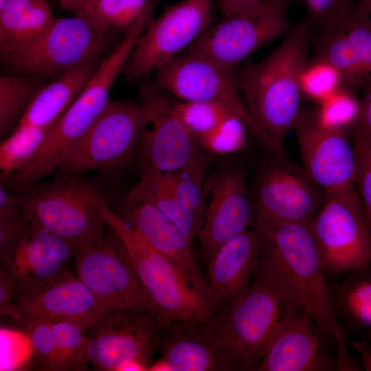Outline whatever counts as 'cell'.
Wrapping results in <instances>:
<instances>
[{
	"mask_svg": "<svg viewBox=\"0 0 371 371\" xmlns=\"http://www.w3.org/2000/svg\"><path fill=\"white\" fill-rule=\"evenodd\" d=\"M313 23L300 21L282 43L260 62L237 74L239 91L261 128L282 144L301 113V78L313 44Z\"/></svg>",
	"mask_w": 371,
	"mask_h": 371,
	"instance_id": "1",
	"label": "cell"
},
{
	"mask_svg": "<svg viewBox=\"0 0 371 371\" xmlns=\"http://www.w3.org/2000/svg\"><path fill=\"white\" fill-rule=\"evenodd\" d=\"M261 263L316 322L325 341L335 344L340 329L331 308L320 251L311 223L256 221Z\"/></svg>",
	"mask_w": 371,
	"mask_h": 371,
	"instance_id": "2",
	"label": "cell"
},
{
	"mask_svg": "<svg viewBox=\"0 0 371 371\" xmlns=\"http://www.w3.org/2000/svg\"><path fill=\"white\" fill-rule=\"evenodd\" d=\"M147 25L146 23H138L124 34L123 39L100 64L80 93L55 124L34 158L7 179L12 188L18 191L58 168L68 150L106 108L112 86Z\"/></svg>",
	"mask_w": 371,
	"mask_h": 371,
	"instance_id": "3",
	"label": "cell"
},
{
	"mask_svg": "<svg viewBox=\"0 0 371 371\" xmlns=\"http://www.w3.org/2000/svg\"><path fill=\"white\" fill-rule=\"evenodd\" d=\"M99 207L104 223L124 245L162 324L207 322L212 317L216 308L209 295L194 286L170 259L144 240L102 198Z\"/></svg>",
	"mask_w": 371,
	"mask_h": 371,
	"instance_id": "4",
	"label": "cell"
},
{
	"mask_svg": "<svg viewBox=\"0 0 371 371\" xmlns=\"http://www.w3.org/2000/svg\"><path fill=\"white\" fill-rule=\"evenodd\" d=\"M295 304L260 261L247 289L216 311L209 322L225 339L240 370H256L273 335Z\"/></svg>",
	"mask_w": 371,
	"mask_h": 371,
	"instance_id": "5",
	"label": "cell"
},
{
	"mask_svg": "<svg viewBox=\"0 0 371 371\" xmlns=\"http://www.w3.org/2000/svg\"><path fill=\"white\" fill-rule=\"evenodd\" d=\"M25 217L34 225L74 245L104 235L101 196L74 175L37 181L17 191Z\"/></svg>",
	"mask_w": 371,
	"mask_h": 371,
	"instance_id": "6",
	"label": "cell"
},
{
	"mask_svg": "<svg viewBox=\"0 0 371 371\" xmlns=\"http://www.w3.org/2000/svg\"><path fill=\"white\" fill-rule=\"evenodd\" d=\"M234 66L207 57L181 53L155 69L154 86L183 101L222 104L245 124L250 135L273 157H284L283 144L271 137L254 119L240 94Z\"/></svg>",
	"mask_w": 371,
	"mask_h": 371,
	"instance_id": "7",
	"label": "cell"
},
{
	"mask_svg": "<svg viewBox=\"0 0 371 371\" xmlns=\"http://www.w3.org/2000/svg\"><path fill=\"white\" fill-rule=\"evenodd\" d=\"M114 32L79 16L54 17L38 38L5 64L14 74L58 78L87 61L99 58L112 45Z\"/></svg>",
	"mask_w": 371,
	"mask_h": 371,
	"instance_id": "8",
	"label": "cell"
},
{
	"mask_svg": "<svg viewBox=\"0 0 371 371\" xmlns=\"http://www.w3.org/2000/svg\"><path fill=\"white\" fill-rule=\"evenodd\" d=\"M74 246L76 276L104 311L116 309L144 311L161 322L159 313L142 284L124 245L115 234H104L89 243Z\"/></svg>",
	"mask_w": 371,
	"mask_h": 371,
	"instance_id": "9",
	"label": "cell"
},
{
	"mask_svg": "<svg viewBox=\"0 0 371 371\" xmlns=\"http://www.w3.org/2000/svg\"><path fill=\"white\" fill-rule=\"evenodd\" d=\"M142 111L140 103L110 100L86 133L68 150L58 170L75 175L113 171L137 158Z\"/></svg>",
	"mask_w": 371,
	"mask_h": 371,
	"instance_id": "10",
	"label": "cell"
},
{
	"mask_svg": "<svg viewBox=\"0 0 371 371\" xmlns=\"http://www.w3.org/2000/svg\"><path fill=\"white\" fill-rule=\"evenodd\" d=\"M287 10L288 0H261L248 10L210 25L181 53L234 66L291 30Z\"/></svg>",
	"mask_w": 371,
	"mask_h": 371,
	"instance_id": "11",
	"label": "cell"
},
{
	"mask_svg": "<svg viewBox=\"0 0 371 371\" xmlns=\"http://www.w3.org/2000/svg\"><path fill=\"white\" fill-rule=\"evenodd\" d=\"M328 276L371 265V232L357 189L329 197L311 223Z\"/></svg>",
	"mask_w": 371,
	"mask_h": 371,
	"instance_id": "12",
	"label": "cell"
},
{
	"mask_svg": "<svg viewBox=\"0 0 371 371\" xmlns=\"http://www.w3.org/2000/svg\"><path fill=\"white\" fill-rule=\"evenodd\" d=\"M162 323L152 314L129 309L102 313L84 330V350L93 369L117 371L135 361L148 367L159 347Z\"/></svg>",
	"mask_w": 371,
	"mask_h": 371,
	"instance_id": "13",
	"label": "cell"
},
{
	"mask_svg": "<svg viewBox=\"0 0 371 371\" xmlns=\"http://www.w3.org/2000/svg\"><path fill=\"white\" fill-rule=\"evenodd\" d=\"M212 0H183L165 9L138 38L124 73L136 82L188 47L210 25Z\"/></svg>",
	"mask_w": 371,
	"mask_h": 371,
	"instance_id": "14",
	"label": "cell"
},
{
	"mask_svg": "<svg viewBox=\"0 0 371 371\" xmlns=\"http://www.w3.org/2000/svg\"><path fill=\"white\" fill-rule=\"evenodd\" d=\"M172 102L154 85L141 93L142 111L138 161L162 172L179 170L204 155L177 116Z\"/></svg>",
	"mask_w": 371,
	"mask_h": 371,
	"instance_id": "15",
	"label": "cell"
},
{
	"mask_svg": "<svg viewBox=\"0 0 371 371\" xmlns=\"http://www.w3.org/2000/svg\"><path fill=\"white\" fill-rule=\"evenodd\" d=\"M283 158L275 157L256 179V221L311 223L329 197L304 168Z\"/></svg>",
	"mask_w": 371,
	"mask_h": 371,
	"instance_id": "16",
	"label": "cell"
},
{
	"mask_svg": "<svg viewBox=\"0 0 371 371\" xmlns=\"http://www.w3.org/2000/svg\"><path fill=\"white\" fill-rule=\"evenodd\" d=\"M313 57L333 66L341 86L355 93L371 84V16L353 4L321 27Z\"/></svg>",
	"mask_w": 371,
	"mask_h": 371,
	"instance_id": "17",
	"label": "cell"
},
{
	"mask_svg": "<svg viewBox=\"0 0 371 371\" xmlns=\"http://www.w3.org/2000/svg\"><path fill=\"white\" fill-rule=\"evenodd\" d=\"M293 128L304 170L328 197L357 189L355 149L346 131L324 126L315 111H301Z\"/></svg>",
	"mask_w": 371,
	"mask_h": 371,
	"instance_id": "18",
	"label": "cell"
},
{
	"mask_svg": "<svg viewBox=\"0 0 371 371\" xmlns=\"http://www.w3.org/2000/svg\"><path fill=\"white\" fill-rule=\"evenodd\" d=\"M210 197L199 235L200 256L208 261L221 245L254 226L256 210L249 197L245 170L227 167L205 182Z\"/></svg>",
	"mask_w": 371,
	"mask_h": 371,
	"instance_id": "19",
	"label": "cell"
},
{
	"mask_svg": "<svg viewBox=\"0 0 371 371\" xmlns=\"http://www.w3.org/2000/svg\"><path fill=\"white\" fill-rule=\"evenodd\" d=\"M103 312L86 285L68 270L18 297L6 315L23 324L27 330L43 323L71 322L85 330Z\"/></svg>",
	"mask_w": 371,
	"mask_h": 371,
	"instance_id": "20",
	"label": "cell"
},
{
	"mask_svg": "<svg viewBox=\"0 0 371 371\" xmlns=\"http://www.w3.org/2000/svg\"><path fill=\"white\" fill-rule=\"evenodd\" d=\"M74 254V244L31 223L16 243L0 251L1 268L14 281L18 297L68 271Z\"/></svg>",
	"mask_w": 371,
	"mask_h": 371,
	"instance_id": "21",
	"label": "cell"
},
{
	"mask_svg": "<svg viewBox=\"0 0 371 371\" xmlns=\"http://www.w3.org/2000/svg\"><path fill=\"white\" fill-rule=\"evenodd\" d=\"M313 317L293 305L270 340L257 366L258 371H324L334 370L335 358Z\"/></svg>",
	"mask_w": 371,
	"mask_h": 371,
	"instance_id": "22",
	"label": "cell"
},
{
	"mask_svg": "<svg viewBox=\"0 0 371 371\" xmlns=\"http://www.w3.org/2000/svg\"><path fill=\"white\" fill-rule=\"evenodd\" d=\"M209 320L162 324L158 348L170 371L241 370L225 339Z\"/></svg>",
	"mask_w": 371,
	"mask_h": 371,
	"instance_id": "23",
	"label": "cell"
},
{
	"mask_svg": "<svg viewBox=\"0 0 371 371\" xmlns=\"http://www.w3.org/2000/svg\"><path fill=\"white\" fill-rule=\"evenodd\" d=\"M150 246L170 259L194 286L211 297L208 282L192 252V238L149 201L130 196L124 199L119 215Z\"/></svg>",
	"mask_w": 371,
	"mask_h": 371,
	"instance_id": "24",
	"label": "cell"
},
{
	"mask_svg": "<svg viewBox=\"0 0 371 371\" xmlns=\"http://www.w3.org/2000/svg\"><path fill=\"white\" fill-rule=\"evenodd\" d=\"M261 261L256 228L221 245L208 260V285L216 311L227 306L249 286Z\"/></svg>",
	"mask_w": 371,
	"mask_h": 371,
	"instance_id": "25",
	"label": "cell"
},
{
	"mask_svg": "<svg viewBox=\"0 0 371 371\" xmlns=\"http://www.w3.org/2000/svg\"><path fill=\"white\" fill-rule=\"evenodd\" d=\"M100 64L99 58L91 60L43 86L17 126L54 125L80 93Z\"/></svg>",
	"mask_w": 371,
	"mask_h": 371,
	"instance_id": "26",
	"label": "cell"
},
{
	"mask_svg": "<svg viewBox=\"0 0 371 371\" xmlns=\"http://www.w3.org/2000/svg\"><path fill=\"white\" fill-rule=\"evenodd\" d=\"M328 286L333 315L346 335L371 333V265Z\"/></svg>",
	"mask_w": 371,
	"mask_h": 371,
	"instance_id": "27",
	"label": "cell"
},
{
	"mask_svg": "<svg viewBox=\"0 0 371 371\" xmlns=\"http://www.w3.org/2000/svg\"><path fill=\"white\" fill-rule=\"evenodd\" d=\"M54 18L46 0H8L0 6V54L3 63L38 38Z\"/></svg>",
	"mask_w": 371,
	"mask_h": 371,
	"instance_id": "28",
	"label": "cell"
},
{
	"mask_svg": "<svg viewBox=\"0 0 371 371\" xmlns=\"http://www.w3.org/2000/svg\"><path fill=\"white\" fill-rule=\"evenodd\" d=\"M139 181L128 193L153 203L192 238L199 236L203 217L190 210L169 183L165 172L138 161Z\"/></svg>",
	"mask_w": 371,
	"mask_h": 371,
	"instance_id": "29",
	"label": "cell"
},
{
	"mask_svg": "<svg viewBox=\"0 0 371 371\" xmlns=\"http://www.w3.org/2000/svg\"><path fill=\"white\" fill-rule=\"evenodd\" d=\"M159 0H96L83 17L95 25L124 34L137 24L151 21Z\"/></svg>",
	"mask_w": 371,
	"mask_h": 371,
	"instance_id": "30",
	"label": "cell"
},
{
	"mask_svg": "<svg viewBox=\"0 0 371 371\" xmlns=\"http://www.w3.org/2000/svg\"><path fill=\"white\" fill-rule=\"evenodd\" d=\"M54 125L17 126L4 138L0 145L1 182L23 168L34 158Z\"/></svg>",
	"mask_w": 371,
	"mask_h": 371,
	"instance_id": "31",
	"label": "cell"
},
{
	"mask_svg": "<svg viewBox=\"0 0 371 371\" xmlns=\"http://www.w3.org/2000/svg\"><path fill=\"white\" fill-rule=\"evenodd\" d=\"M41 78L22 74L0 77V135L5 138L17 126L30 102L42 88Z\"/></svg>",
	"mask_w": 371,
	"mask_h": 371,
	"instance_id": "32",
	"label": "cell"
},
{
	"mask_svg": "<svg viewBox=\"0 0 371 371\" xmlns=\"http://www.w3.org/2000/svg\"><path fill=\"white\" fill-rule=\"evenodd\" d=\"M208 161L203 155L194 162L175 171L165 172L171 186L184 204L204 218L205 182Z\"/></svg>",
	"mask_w": 371,
	"mask_h": 371,
	"instance_id": "33",
	"label": "cell"
},
{
	"mask_svg": "<svg viewBox=\"0 0 371 371\" xmlns=\"http://www.w3.org/2000/svg\"><path fill=\"white\" fill-rule=\"evenodd\" d=\"M359 110V99L357 94L341 86L319 103L315 113L324 126L347 132L352 130Z\"/></svg>",
	"mask_w": 371,
	"mask_h": 371,
	"instance_id": "34",
	"label": "cell"
},
{
	"mask_svg": "<svg viewBox=\"0 0 371 371\" xmlns=\"http://www.w3.org/2000/svg\"><path fill=\"white\" fill-rule=\"evenodd\" d=\"M248 131L243 122L232 115L195 139L201 149L214 155H229L244 150Z\"/></svg>",
	"mask_w": 371,
	"mask_h": 371,
	"instance_id": "35",
	"label": "cell"
},
{
	"mask_svg": "<svg viewBox=\"0 0 371 371\" xmlns=\"http://www.w3.org/2000/svg\"><path fill=\"white\" fill-rule=\"evenodd\" d=\"M174 109L194 139L207 133L226 118L235 115L225 106L210 102L183 101L175 103Z\"/></svg>",
	"mask_w": 371,
	"mask_h": 371,
	"instance_id": "36",
	"label": "cell"
},
{
	"mask_svg": "<svg viewBox=\"0 0 371 371\" xmlns=\"http://www.w3.org/2000/svg\"><path fill=\"white\" fill-rule=\"evenodd\" d=\"M52 330L58 354L60 371L87 370L89 363L84 350V330L71 322L53 324Z\"/></svg>",
	"mask_w": 371,
	"mask_h": 371,
	"instance_id": "37",
	"label": "cell"
},
{
	"mask_svg": "<svg viewBox=\"0 0 371 371\" xmlns=\"http://www.w3.org/2000/svg\"><path fill=\"white\" fill-rule=\"evenodd\" d=\"M341 87L336 69L318 58L308 60L301 78L302 93L321 102Z\"/></svg>",
	"mask_w": 371,
	"mask_h": 371,
	"instance_id": "38",
	"label": "cell"
},
{
	"mask_svg": "<svg viewBox=\"0 0 371 371\" xmlns=\"http://www.w3.org/2000/svg\"><path fill=\"white\" fill-rule=\"evenodd\" d=\"M27 330L32 366L41 370L60 371L59 357L52 324H37Z\"/></svg>",
	"mask_w": 371,
	"mask_h": 371,
	"instance_id": "39",
	"label": "cell"
},
{
	"mask_svg": "<svg viewBox=\"0 0 371 371\" xmlns=\"http://www.w3.org/2000/svg\"><path fill=\"white\" fill-rule=\"evenodd\" d=\"M355 159V184L366 220L371 232V146L352 138Z\"/></svg>",
	"mask_w": 371,
	"mask_h": 371,
	"instance_id": "40",
	"label": "cell"
},
{
	"mask_svg": "<svg viewBox=\"0 0 371 371\" xmlns=\"http://www.w3.org/2000/svg\"><path fill=\"white\" fill-rule=\"evenodd\" d=\"M355 0H301L313 25L320 27L334 16L354 4Z\"/></svg>",
	"mask_w": 371,
	"mask_h": 371,
	"instance_id": "41",
	"label": "cell"
},
{
	"mask_svg": "<svg viewBox=\"0 0 371 371\" xmlns=\"http://www.w3.org/2000/svg\"><path fill=\"white\" fill-rule=\"evenodd\" d=\"M352 138L371 146V84L363 91L359 99V110L352 128Z\"/></svg>",
	"mask_w": 371,
	"mask_h": 371,
	"instance_id": "42",
	"label": "cell"
},
{
	"mask_svg": "<svg viewBox=\"0 0 371 371\" xmlns=\"http://www.w3.org/2000/svg\"><path fill=\"white\" fill-rule=\"evenodd\" d=\"M346 335L341 328L335 336V345L337 346V353L336 357H335L334 370L350 371L363 370V367L349 354L346 344Z\"/></svg>",
	"mask_w": 371,
	"mask_h": 371,
	"instance_id": "43",
	"label": "cell"
},
{
	"mask_svg": "<svg viewBox=\"0 0 371 371\" xmlns=\"http://www.w3.org/2000/svg\"><path fill=\"white\" fill-rule=\"evenodd\" d=\"M17 297V289L11 277L1 268L0 270V312L6 315Z\"/></svg>",
	"mask_w": 371,
	"mask_h": 371,
	"instance_id": "44",
	"label": "cell"
},
{
	"mask_svg": "<svg viewBox=\"0 0 371 371\" xmlns=\"http://www.w3.org/2000/svg\"><path fill=\"white\" fill-rule=\"evenodd\" d=\"M261 0H218V5L224 16H230L257 5Z\"/></svg>",
	"mask_w": 371,
	"mask_h": 371,
	"instance_id": "45",
	"label": "cell"
},
{
	"mask_svg": "<svg viewBox=\"0 0 371 371\" xmlns=\"http://www.w3.org/2000/svg\"><path fill=\"white\" fill-rule=\"evenodd\" d=\"M346 341L360 355L363 370L371 371V342L363 335H361L358 339Z\"/></svg>",
	"mask_w": 371,
	"mask_h": 371,
	"instance_id": "46",
	"label": "cell"
},
{
	"mask_svg": "<svg viewBox=\"0 0 371 371\" xmlns=\"http://www.w3.org/2000/svg\"><path fill=\"white\" fill-rule=\"evenodd\" d=\"M96 0H60L59 4L73 15L82 16Z\"/></svg>",
	"mask_w": 371,
	"mask_h": 371,
	"instance_id": "47",
	"label": "cell"
},
{
	"mask_svg": "<svg viewBox=\"0 0 371 371\" xmlns=\"http://www.w3.org/2000/svg\"><path fill=\"white\" fill-rule=\"evenodd\" d=\"M145 371L148 370V367L144 364L135 361H128L122 364L118 369L117 371Z\"/></svg>",
	"mask_w": 371,
	"mask_h": 371,
	"instance_id": "48",
	"label": "cell"
},
{
	"mask_svg": "<svg viewBox=\"0 0 371 371\" xmlns=\"http://www.w3.org/2000/svg\"><path fill=\"white\" fill-rule=\"evenodd\" d=\"M356 5L361 11L371 16V0H357Z\"/></svg>",
	"mask_w": 371,
	"mask_h": 371,
	"instance_id": "49",
	"label": "cell"
},
{
	"mask_svg": "<svg viewBox=\"0 0 371 371\" xmlns=\"http://www.w3.org/2000/svg\"><path fill=\"white\" fill-rule=\"evenodd\" d=\"M363 336L371 342V333L363 335Z\"/></svg>",
	"mask_w": 371,
	"mask_h": 371,
	"instance_id": "50",
	"label": "cell"
},
{
	"mask_svg": "<svg viewBox=\"0 0 371 371\" xmlns=\"http://www.w3.org/2000/svg\"><path fill=\"white\" fill-rule=\"evenodd\" d=\"M8 0H0V6H1Z\"/></svg>",
	"mask_w": 371,
	"mask_h": 371,
	"instance_id": "51",
	"label": "cell"
},
{
	"mask_svg": "<svg viewBox=\"0 0 371 371\" xmlns=\"http://www.w3.org/2000/svg\"><path fill=\"white\" fill-rule=\"evenodd\" d=\"M60 1V0H58V1Z\"/></svg>",
	"mask_w": 371,
	"mask_h": 371,
	"instance_id": "52",
	"label": "cell"
}]
</instances>
